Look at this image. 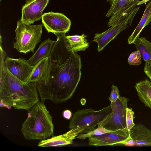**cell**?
Here are the masks:
<instances>
[{
  "label": "cell",
  "instance_id": "cell-1",
  "mask_svg": "<svg viewBox=\"0 0 151 151\" xmlns=\"http://www.w3.org/2000/svg\"><path fill=\"white\" fill-rule=\"evenodd\" d=\"M57 40L49 56L46 75L36 82L41 101L50 100L56 104L70 99L81 77V59L70 47L65 34L56 35Z\"/></svg>",
  "mask_w": 151,
  "mask_h": 151
},
{
  "label": "cell",
  "instance_id": "cell-2",
  "mask_svg": "<svg viewBox=\"0 0 151 151\" xmlns=\"http://www.w3.org/2000/svg\"><path fill=\"white\" fill-rule=\"evenodd\" d=\"M7 56L0 46L1 103L15 109L28 111L40 101L36 83L24 82L11 73L4 65Z\"/></svg>",
  "mask_w": 151,
  "mask_h": 151
},
{
  "label": "cell",
  "instance_id": "cell-3",
  "mask_svg": "<svg viewBox=\"0 0 151 151\" xmlns=\"http://www.w3.org/2000/svg\"><path fill=\"white\" fill-rule=\"evenodd\" d=\"M27 116L23 123L21 131L26 140L47 139L53 136L54 126L52 116L44 101H39L28 111Z\"/></svg>",
  "mask_w": 151,
  "mask_h": 151
},
{
  "label": "cell",
  "instance_id": "cell-4",
  "mask_svg": "<svg viewBox=\"0 0 151 151\" xmlns=\"http://www.w3.org/2000/svg\"><path fill=\"white\" fill-rule=\"evenodd\" d=\"M111 106L98 111L92 109L79 110L74 113L69 122V128L76 130L79 134L88 133L95 129L111 112Z\"/></svg>",
  "mask_w": 151,
  "mask_h": 151
},
{
  "label": "cell",
  "instance_id": "cell-5",
  "mask_svg": "<svg viewBox=\"0 0 151 151\" xmlns=\"http://www.w3.org/2000/svg\"><path fill=\"white\" fill-rule=\"evenodd\" d=\"M43 25L42 24H26L19 19L15 30L16 41L13 42V47L19 52L34 53L37 45L41 41Z\"/></svg>",
  "mask_w": 151,
  "mask_h": 151
},
{
  "label": "cell",
  "instance_id": "cell-6",
  "mask_svg": "<svg viewBox=\"0 0 151 151\" xmlns=\"http://www.w3.org/2000/svg\"><path fill=\"white\" fill-rule=\"evenodd\" d=\"M128 101V98L120 96L116 101L111 103V112L98 125L111 131L127 128L126 108Z\"/></svg>",
  "mask_w": 151,
  "mask_h": 151
},
{
  "label": "cell",
  "instance_id": "cell-7",
  "mask_svg": "<svg viewBox=\"0 0 151 151\" xmlns=\"http://www.w3.org/2000/svg\"><path fill=\"white\" fill-rule=\"evenodd\" d=\"M42 19L48 32H51L56 35L65 34L70 29L71 20L62 13L51 12L44 13Z\"/></svg>",
  "mask_w": 151,
  "mask_h": 151
},
{
  "label": "cell",
  "instance_id": "cell-8",
  "mask_svg": "<svg viewBox=\"0 0 151 151\" xmlns=\"http://www.w3.org/2000/svg\"><path fill=\"white\" fill-rule=\"evenodd\" d=\"M131 139L130 132L126 128L111 131L101 135L89 137L88 142L90 145L106 146L119 144H122Z\"/></svg>",
  "mask_w": 151,
  "mask_h": 151
},
{
  "label": "cell",
  "instance_id": "cell-9",
  "mask_svg": "<svg viewBox=\"0 0 151 151\" xmlns=\"http://www.w3.org/2000/svg\"><path fill=\"white\" fill-rule=\"evenodd\" d=\"M49 0H27L22 7L21 20L23 23L31 24L42 19V12Z\"/></svg>",
  "mask_w": 151,
  "mask_h": 151
},
{
  "label": "cell",
  "instance_id": "cell-10",
  "mask_svg": "<svg viewBox=\"0 0 151 151\" xmlns=\"http://www.w3.org/2000/svg\"><path fill=\"white\" fill-rule=\"evenodd\" d=\"M4 65L13 76L25 83H27L35 66L31 65L24 58L14 59L7 56Z\"/></svg>",
  "mask_w": 151,
  "mask_h": 151
},
{
  "label": "cell",
  "instance_id": "cell-11",
  "mask_svg": "<svg viewBox=\"0 0 151 151\" xmlns=\"http://www.w3.org/2000/svg\"><path fill=\"white\" fill-rule=\"evenodd\" d=\"M136 14H134L124 22L118 25L111 27L103 32L95 34L93 42L98 44L97 50L100 52L111 41L114 39L121 32L131 26L133 20Z\"/></svg>",
  "mask_w": 151,
  "mask_h": 151
},
{
  "label": "cell",
  "instance_id": "cell-12",
  "mask_svg": "<svg viewBox=\"0 0 151 151\" xmlns=\"http://www.w3.org/2000/svg\"><path fill=\"white\" fill-rule=\"evenodd\" d=\"M79 134L74 129H70L61 135L41 140L38 145L40 147H61L72 144L73 140Z\"/></svg>",
  "mask_w": 151,
  "mask_h": 151
},
{
  "label": "cell",
  "instance_id": "cell-13",
  "mask_svg": "<svg viewBox=\"0 0 151 151\" xmlns=\"http://www.w3.org/2000/svg\"><path fill=\"white\" fill-rule=\"evenodd\" d=\"M130 135L135 145L151 146V130L141 124H135L130 131Z\"/></svg>",
  "mask_w": 151,
  "mask_h": 151
},
{
  "label": "cell",
  "instance_id": "cell-14",
  "mask_svg": "<svg viewBox=\"0 0 151 151\" xmlns=\"http://www.w3.org/2000/svg\"><path fill=\"white\" fill-rule=\"evenodd\" d=\"M55 42L49 38L42 42L35 53L27 60L29 63L35 66L42 59L49 57Z\"/></svg>",
  "mask_w": 151,
  "mask_h": 151
},
{
  "label": "cell",
  "instance_id": "cell-15",
  "mask_svg": "<svg viewBox=\"0 0 151 151\" xmlns=\"http://www.w3.org/2000/svg\"><path fill=\"white\" fill-rule=\"evenodd\" d=\"M151 22V0L146 4V8L138 25L128 39V44H134L139 38L143 29Z\"/></svg>",
  "mask_w": 151,
  "mask_h": 151
},
{
  "label": "cell",
  "instance_id": "cell-16",
  "mask_svg": "<svg viewBox=\"0 0 151 151\" xmlns=\"http://www.w3.org/2000/svg\"><path fill=\"white\" fill-rule=\"evenodd\" d=\"M134 87L141 101L151 109V81L147 79L136 83Z\"/></svg>",
  "mask_w": 151,
  "mask_h": 151
},
{
  "label": "cell",
  "instance_id": "cell-17",
  "mask_svg": "<svg viewBox=\"0 0 151 151\" xmlns=\"http://www.w3.org/2000/svg\"><path fill=\"white\" fill-rule=\"evenodd\" d=\"M49 65V57L40 60L35 65L27 83H36L44 78L48 72Z\"/></svg>",
  "mask_w": 151,
  "mask_h": 151
},
{
  "label": "cell",
  "instance_id": "cell-18",
  "mask_svg": "<svg viewBox=\"0 0 151 151\" xmlns=\"http://www.w3.org/2000/svg\"><path fill=\"white\" fill-rule=\"evenodd\" d=\"M139 1V0H107L110 5L109 10L113 14L122 13L137 6Z\"/></svg>",
  "mask_w": 151,
  "mask_h": 151
},
{
  "label": "cell",
  "instance_id": "cell-19",
  "mask_svg": "<svg viewBox=\"0 0 151 151\" xmlns=\"http://www.w3.org/2000/svg\"><path fill=\"white\" fill-rule=\"evenodd\" d=\"M65 37L70 47L75 52L85 50L89 46L86 39V36L84 34L81 35H66Z\"/></svg>",
  "mask_w": 151,
  "mask_h": 151
},
{
  "label": "cell",
  "instance_id": "cell-20",
  "mask_svg": "<svg viewBox=\"0 0 151 151\" xmlns=\"http://www.w3.org/2000/svg\"><path fill=\"white\" fill-rule=\"evenodd\" d=\"M145 62L151 63V42L144 37L139 38L134 43Z\"/></svg>",
  "mask_w": 151,
  "mask_h": 151
},
{
  "label": "cell",
  "instance_id": "cell-21",
  "mask_svg": "<svg viewBox=\"0 0 151 151\" xmlns=\"http://www.w3.org/2000/svg\"><path fill=\"white\" fill-rule=\"evenodd\" d=\"M98 125V127L96 129L87 133L80 134L76 138L81 139H83L93 136L101 135L111 131L104 128L101 125Z\"/></svg>",
  "mask_w": 151,
  "mask_h": 151
},
{
  "label": "cell",
  "instance_id": "cell-22",
  "mask_svg": "<svg viewBox=\"0 0 151 151\" xmlns=\"http://www.w3.org/2000/svg\"><path fill=\"white\" fill-rule=\"evenodd\" d=\"M141 56L138 50L132 52L128 59V64L131 65H138L141 63Z\"/></svg>",
  "mask_w": 151,
  "mask_h": 151
},
{
  "label": "cell",
  "instance_id": "cell-23",
  "mask_svg": "<svg viewBox=\"0 0 151 151\" xmlns=\"http://www.w3.org/2000/svg\"><path fill=\"white\" fill-rule=\"evenodd\" d=\"M134 114V112L132 108L127 107L126 116L127 128L129 132L135 125L133 121Z\"/></svg>",
  "mask_w": 151,
  "mask_h": 151
},
{
  "label": "cell",
  "instance_id": "cell-24",
  "mask_svg": "<svg viewBox=\"0 0 151 151\" xmlns=\"http://www.w3.org/2000/svg\"><path fill=\"white\" fill-rule=\"evenodd\" d=\"M111 88L110 95L109 97L111 103L116 101L120 96L119 90L117 86L112 85Z\"/></svg>",
  "mask_w": 151,
  "mask_h": 151
},
{
  "label": "cell",
  "instance_id": "cell-25",
  "mask_svg": "<svg viewBox=\"0 0 151 151\" xmlns=\"http://www.w3.org/2000/svg\"><path fill=\"white\" fill-rule=\"evenodd\" d=\"M144 72L146 75L151 77V65L145 62L144 68Z\"/></svg>",
  "mask_w": 151,
  "mask_h": 151
},
{
  "label": "cell",
  "instance_id": "cell-26",
  "mask_svg": "<svg viewBox=\"0 0 151 151\" xmlns=\"http://www.w3.org/2000/svg\"><path fill=\"white\" fill-rule=\"evenodd\" d=\"M63 115L65 118L69 119L72 116V113L70 110H66L63 111Z\"/></svg>",
  "mask_w": 151,
  "mask_h": 151
},
{
  "label": "cell",
  "instance_id": "cell-27",
  "mask_svg": "<svg viewBox=\"0 0 151 151\" xmlns=\"http://www.w3.org/2000/svg\"><path fill=\"white\" fill-rule=\"evenodd\" d=\"M150 0H143L141 1H139V3L138 4V5H140L144 3L146 4L147 2Z\"/></svg>",
  "mask_w": 151,
  "mask_h": 151
},
{
  "label": "cell",
  "instance_id": "cell-28",
  "mask_svg": "<svg viewBox=\"0 0 151 151\" xmlns=\"http://www.w3.org/2000/svg\"><path fill=\"white\" fill-rule=\"evenodd\" d=\"M147 76L150 79L151 81V77L149 75H147Z\"/></svg>",
  "mask_w": 151,
  "mask_h": 151
},
{
  "label": "cell",
  "instance_id": "cell-29",
  "mask_svg": "<svg viewBox=\"0 0 151 151\" xmlns=\"http://www.w3.org/2000/svg\"><path fill=\"white\" fill-rule=\"evenodd\" d=\"M149 64H151V63H149Z\"/></svg>",
  "mask_w": 151,
  "mask_h": 151
},
{
  "label": "cell",
  "instance_id": "cell-30",
  "mask_svg": "<svg viewBox=\"0 0 151 151\" xmlns=\"http://www.w3.org/2000/svg\"><path fill=\"white\" fill-rule=\"evenodd\" d=\"M1 0H0V1H1Z\"/></svg>",
  "mask_w": 151,
  "mask_h": 151
}]
</instances>
